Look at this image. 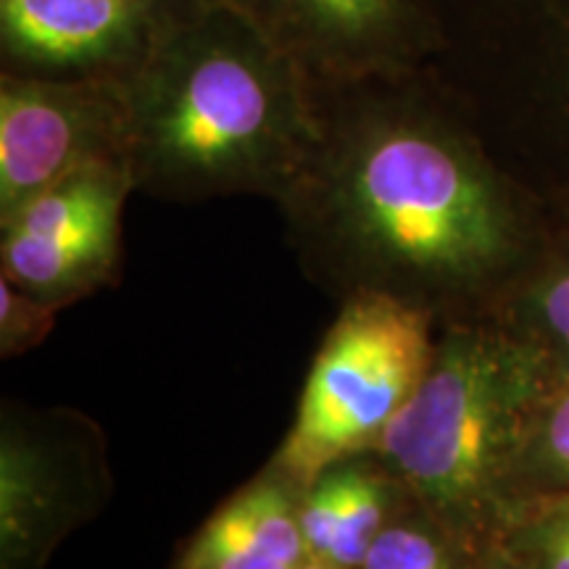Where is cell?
Segmentation results:
<instances>
[{
  "label": "cell",
  "mask_w": 569,
  "mask_h": 569,
  "mask_svg": "<svg viewBox=\"0 0 569 569\" xmlns=\"http://www.w3.org/2000/svg\"><path fill=\"white\" fill-rule=\"evenodd\" d=\"M317 106L315 151L277 201L303 272L340 301L388 296L465 322L522 251L493 172L411 77L317 88Z\"/></svg>",
  "instance_id": "obj_1"
},
{
  "label": "cell",
  "mask_w": 569,
  "mask_h": 569,
  "mask_svg": "<svg viewBox=\"0 0 569 569\" xmlns=\"http://www.w3.org/2000/svg\"><path fill=\"white\" fill-rule=\"evenodd\" d=\"M134 190L280 201L319 140L317 88L234 0H172L119 77Z\"/></svg>",
  "instance_id": "obj_2"
},
{
  "label": "cell",
  "mask_w": 569,
  "mask_h": 569,
  "mask_svg": "<svg viewBox=\"0 0 569 569\" xmlns=\"http://www.w3.org/2000/svg\"><path fill=\"white\" fill-rule=\"evenodd\" d=\"M557 356L528 336L478 319L438 325L422 382L372 457L440 530L482 525L515 496Z\"/></svg>",
  "instance_id": "obj_3"
},
{
  "label": "cell",
  "mask_w": 569,
  "mask_h": 569,
  "mask_svg": "<svg viewBox=\"0 0 569 569\" xmlns=\"http://www.w3.org/2000/svg\"><path fill=\"white\" fill-rule=\"evenodd\" d=\"M436 330L427 311L396 298L340 301L272 469L306 490L340 461L372 453L422 382Z\"/></svg>",
  "instance_id": "obj_4"
},
{
  "label": "cell",
  "mask_w": 569,
  "mask_h": 569,
  "mask_svg": "<svg viewBox=\"0 0 569 569\" xmlns=\"http://www.w3.org/2000/svg\"><path fill=\"white\" fill-rule=\"evenodd\" d=\"M106 443L80 411L3 409L0 549L6 569L38 559L111 496Z\"/></svg>",
  "instance_id": "obj_5"
},
{
  "label": "cell",
  "mask_w": 569,
  "mask_h": 569,
  "mask_svg": "<svg viewBox=\"0 0 569 569\" xmlns=\"http://www.w3.org/2000/svg\"><path fill=\"white\" fill-rule=\"evenodd\" d=\"M124 159L117 80L0 77V222L77 169Z\"/></svg>",
  "instance_id": "obj_6"
},
{
  "label": "cell",
  "mask_w": 569,
  "mask_h": 569,
  "mask_svg": "<svg viewBox=\"0 0 569 569\" xmlns=\"http://www.w3.org/2000/svg\"><path fill=\"white\" fill-rule=\"evenodd\" d=\"M317 88L403 80L430 48L417 0H234Z\"/></svg>",
  "instance_id": "obj_7"
},
{
  "label": "cell",
  "mask_w": 569,
  "mask_h": 569,
  "mask_svg": "<svg viewBox=\"0 0 569 569\" xmlns=\"http://www.w3.org/2000/svg\"><path fill=\"white\" fill-rule=\"evenodd\" d=\"M172 0H0L6 71L119 80L142 59Z\"/></svg>",
  "instance_id": "obj_8"
},
{
  "label": "cell",
  "mask_w": 569,
  "mask_h": 569,
  "mask_svg": "<svg viewBox=\"0 0 569 569\" xmlns=\"http://www.w3.org/2000/svg\"><path fill=\"white\" fill-rule=\"evenodd\" d=\"M122 222L24 234L3 232V277L27 293L67 306L96 293L119 277Z\"/></svg>",
  "instance_id": "obj_9"
},
{
  "label": "cell",
  "mask_w": 569,
  "mask_h": 569,
  "mask_svg": "<svg viewBox=\"0 0 569 569\" xmlns=\"http://www.w3.org/2000/svg\"><path fill=\"white\" fill-rule=\"evenodd\" d=\"M336 469L340 478V519L327 561L338 569H356L365 565L375 540L388 528L390 501L398 496V486L375 457L346 459Z\"/></svg>",
  "instance_id": "obj_10"
},
{
  "label": "cell",
  "mask_w": 569,
  "mask_h": 569,
  "mask_svg": "<svg viewBox=\"0 0 569 569\" xmlns=\"http://www.w3.org/2000/svg\"><path fill=\"white\" fill-rule=\"evenodd\" d=\"M519 480L549 486L551 493L569 488V372L557 369L540 398L528 446L519 461Z\"/></svg>",
  "instance_id": "obj_11"
},
{
  "label": "cell",
  "mask_w": 569,
  "mask_h": 569,
  "mask_svg": "<svg viewBox=\"0 0 569 569\" xmlns=\"http://www.w3.org/2000/svg\"><path fill=\"white\" fill-rule=\"evenodd\" d=\"M184 569H296L256 543L222 509L198 532Z\"/></svg>",
  "instance_id": "obj_12"
},
{
  "label": "cell",
  "mask_w": 569,
  "mask_h": 569,
  "mask_svg": "<svg viewBox=\"0 0 569 569\" xmlns=\"http://www.w3.org/2000/svg\"><path fill=\"white\" fill-rule=\"evenodd\" d=\"M519 315L528 327V338L569 353V259L532 277Z\"/></svg>",
  "instance_id": "obj_13"
},
{
  "label": "cell",
  "mask_w": 569,
  "mask_h": 569,
  "mask_svg": "<svg viewBox=\"0 0 569 569\" xmlns=\"http://www.w3.org/2000/svg\"><path fill=\"white\" fill-rule=\"evenodd\" d=\"M438 530L425 515L388 525L361 569H448V553Z\"/></svg>",
  "instance_id": "obj_14"
},
{
  "label": "cell",
  "mask_w": 569,
  "mask_h": 569,
  "mask_svg": "<svg viewBox=\"0 0 569 569\" xmlns=\"http://www.w3.org/2000/svg\"><path fill=\"white\" fill-rule=\"evenodd\" d=\"M61 306L27 293L11 280H0V353L3 359L40 346L53 330Z\"/></svg>",
  "instance_id": "obj_15"
},
{
  "label": "cell",
  "mask_w": 569,
  "mask_h": 569,
  "mask_svg": "<svg viewBox=\"0 0 569 569\" xmlns=\"http://www.w3.org/2000/svg\"><path fill=\"white\" fill-rule=\"evenodd\" d=\"M298 519H301L306 553H309L311 559H330V549L332 540H336L340 519V478L336 467H330L325 475H319V478L303 490L301 507H298Z\"/></svg>",
  "instance_id": "obj_16"
},
{
  "label": "cell",
  "mask_w": 569,
  "mask_h": 569,
  "mask_svg": "<svg viewBox=\"0 0 569 569\" xmlns=\"http://www.w3.org/2000/svg\"><path fill=\"white\" fill-rule=\"evenodd\" d=\"M525 549L536 569H569V503L546 509L525 530Z\"/></svg>",
  "instance_id": "obj_17"
},
{
  "label": "cell",
  "mask_w": 569,
  "mask_h": 569,
  "mask_svg": "<svg viewBox=\"0 0 569 569\" xmlns=\"http://www.w3.org/2000/svg\"><path fill=\"white\" fill-rule=\"evenodd\" d=\"M296 569H338V567L330 565V561H325V559H311L309 557V561H301V565H298Z\"/></svg>",
  "instance_id": "obj_18"
},
{
  "label": "cell",
  "mask_w": 569,
  "mask_h": 569,
  "mask_svg": "<svg viewBox=\"0 0 569 569\" xmlns=\"http://www.w3.org/2000/svg\"><path fill=\"white\" fill-rule=\"evenodd\" d=\"M567 503H569V501H567Z\"/></svg>",
  "instance_id": "obj_19"
}]
</instances>
